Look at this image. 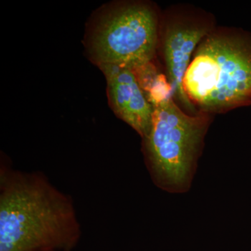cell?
I'll list each match as a JSON object with an SVG mask.
<instances>
[{
    "instance_id": "6da1fadb",
    "label": "cell",
    "mask_w": 251,
    "mask_h": 251,
    "mask_svg": "<svg viewBox=\"0 0 251 251\" xmlns=\"http://www.w3.org/2000/svg\"><path fill=\"white\" fill-rule=\"evenodd\" d=\"M80 236L72 199L46 176L1 169L0 251H71Z\"/></svg>"
},
{
    "instance_id": "5b68a950",
    "label": "cell",
    "mask_w": 251,
    "mask_h": 251,
    "mask_svg": "<svg viewBox=\"0 0 251 251\" xmlns=\"http://www.w3.org/2000/svg\"><path fill=\"white\" fill-rule=\"evenodd\" d=\"M107 82L109 104L119 118L144 138L151 128L153 107L131 69L117 65L99 66Z\"/></svg>"
},
{
    "instance_id": "52a82bcc",
    "label": "cell",
    "mask_w": 251,
    "mask_h": 251,
    "mask_svg": "<svg viewBox=\"0 0 251 251\" xmlns=\"http://www.w3.org/2000/svg\"></svg>"
},
{
    "instance_id": "7a4b0ae2",
    "label": "cell",
    "mask_w": 251,
    "mask_h": 251,
    "mask_svg": "<svg viewBox=\"0 0 251 251\" xmlns=\"http://www.w3.org/2000/svg\"><path fill=\"white\" fill-rule=\"evenodd\" d=\"M183 86L202 113L251 105V36L210 31L196 48Z\"/></svg>"
},
{
    "instance_id": "8992f818",
    "label": "cell",
    "mask_w": 251,
    "mask_h": 251,
    "mask_svg": "<svg viewBox=\"0 0 251 251\" xmlns=\"http://www.w3.org/2000/svg\"><path fill=\"white\" fill-rule=\"evenodd\" d=\"M210 31L206 25L182 21L171 25L165 33L163 51L173 95L193 115L196 107L185 92L183 80L193 51Z\"/></svg>"
},
{
    "instance_id": "3957f363",
    "label": "cell",
    "mask_w": 251,
    "mask_h": 251,
    "mask_svg": "<svg viewBox=\"0 0 251 251\" xmlns=\"http://www.w3.org/2000/svg\"><path fill=\"white\" fill-rule=\"evenodd\" d=\"M158 39L156 13L148 4L115 2L94 15L85 49L96 65H117L132 71L151 62Z\"/></svg>"
},
{
    "instance_id": "277c9868",
    "label": "cell",
    "mask_w": 251,
    "mask_h": 251,
    "mask_svg": "<svg viewBox=\"0 0 251 251\" xmlns=\"http://www.w3.org/2000/svg\"><path fill=\"white\" fill-rule=\"evenodd\" d=\"M206 126L204 113L188 115L173 97L153 106L151 128L143 139L150 171L159 186L175 191L187 187Z\"/></svg>"
}]
</instances>
